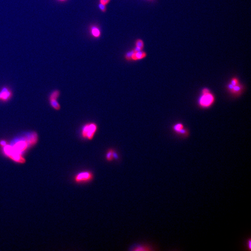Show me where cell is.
Wrapping results in <instances>:
<instances>
[{
  "label": "cell",
  "mask_w": 251,
  "mask_h": 251,
  "mask_svg": "<svg viewBox=\"0 0 251 251\" xmlns=\"http://www.w3.org/2000/svg\"><path fill=\"white\" fill-rule=\"evenodd\" d=\"M105 159L107 162H111L114 160L119 159V154L115 149L113 148H110L107 150L105 154Z\"/></svg>",
  "instance_id": "6"
},
{
  "label": "cell",
  "mask_w": 251,
  "mask_h": 251,
  "mask_svg": "<svg viewBox=\"0 0 251 251\" xmlns=\"http://www.w3.org/2000/svg\"><path fill=\"white\" fill-rule=\"evenodd\" d=\"M111 0H99L100 3L107 6L110 2Z\"/></svg>",
  "instance_id": "17"
},
{
  "label": "cell",
  "mask_w": 251,
  "mask_h": 251,
  "mask_svg": "<svg viewBox=\"0 0 251 251\" xmlns=\"http://www.w3.org/2000/svg\"><path fill=\"white\" fill-rule=\"evenodd\" d=\"M91 33L92 36L95 38H98L101 36L100 29L96 26L92 27L91 28Z\"/></svg>",
  "instance_id": "9"
},
{
  "label": "cell",
  "mask_w": 251,
  "mask_h": 251,
  "mask_svg": "<svg viewBox=\"0 0 251 251\" xmlns=\"http://www.w3.org/2000/svg\"><path fill=\"white\" fill-rule=\"evenodd\" d=\"M173 128L174 131L177 133L180 131L182 129H183L184 128V126L181 123H176V124H175Z\"/></svg>",
  "instance_id": "12"
},
{
  "label": "cell",
  "mask_w": 251,
  "mask_h": 251,
  "mask_svg": "<svg viewBox=\"0 0 251 251\" xmlns=\"http://www.w3.org/2000/svg\"><path fill=\"white\" fill-rule=\"evenodd\" d=\"M13 96V93L8 87H3L0 90V100L2 102L8 101Z\"/></svg>",
  "instance_id": "5"
},
{
  "label": "cell",
  "mask_w": 251,
  "mask_h": 251,
  "mask_svg": "<svg viewBox=\"0 0 251 251\" xmlns=\"http://www.w3.org/2000/svg\"><path fill=\"white\" fill-rule=\"evenodd\" d=\"M98 125L94 122L85 124L80 130V137L83 140L92 141L98 131Z\"/></svg>",
  "instance_id": "1"
},
{
  "label": "cell",
  "mask_w": 251,
  "mask_h": 251,
  "mask_svg": "<svg viewBox=\"0 0 251 251\" xmlns=\"http://www.w3.org/2000/svg\"><path fill=\"white\" fill-rule=\"evenodd\" d=\"M134 51L133 50H131V51H128L125 55V59L127 61H131V57L133 54Z\"/></svg>",
  "instance_id": "13"
},
{
  "label": "cell",
  "mask_w": 251,
  "mask_h": 251,
  "mask_svg": "<svg viewBox=\"0 0 251 251\" xmlns=\"http://www.w3.org/2000/svg\"><path fill=\"white\" fill-rule=\"evenodd\" d=\"M243 91H244V86L239 83L238 85L234 86L232 89L229 92L233 95L237 96L240 95Z\"/></svg>",
  "instance_id": "8"
},
{
  "label": "cell",
  "mask_w": 251,
  "mask_h": 251,
  "mask_svg": "<svg viewBox=\"0 0 251 251\" xmlns=\"http://www.w3.org/2000/svg\"><path fill=\"white\" fill-rule=\"evenodd\" d=\"M60 95V91L59 90H55L50 94L49 97L50 105L54 109L57 111L60 110L61 109L60 104L57 101V99H58Z\"/></svg>",
  "instance_id": "4"
},
{
  "label": "cell",
  "mask_w": 251,
  "mask_h": 251,
  "mask_svg": "<svg viewBox=\"0 0 251 251\" xmlns=\"http://www.w3.org/2000/svg\"><path fill=\"white\" fill-rule=\"evenodd\" d=\"M150 249H148V247L145 245H139L135 247H133V249H132V251H149L150 250Z\"/></svg>",
  "instance_id": "10"
},
{
  "label": "cell",
  "mask_w": 251,
  "mask_h": 251,
  "mask_svg": "<svg viewBox=\"0 0 251 251\" xmlns=\"http://www.w3.org/2000/svg\"><path fill=\"white\" fill-rule=\"evenodd\" d=\"M99 9H100V11L101 12H103V13H105V12H106V10H107V7H106V5H104L101 4H99Z\"/></svg>",
  "instance_id": "16"
},
{
  "label": "cell",
  "mask_w": 251,
  "mask_h": 251,
  "mask_svg": "<svg viewBox=\"0 0 251 251\" xmlns=\"http://www.w3.org/2000/svg\"><path fill=\"white\" fill-rule=\"evenodd\" d=\"M188 133H189V132H188V130L187 129L185 128H184L181 130L177 133L180 134V135H183L184 136H188Z\"/></svg>",
  "instance_id": "15"
},
{
  "label": "cell",
  "mask_w": 251,
  "mask_h": 251,
  "mask_svg": "<svg viewBox=\"0 0 251 251\" xmlns=\"http://www.w3.org/2000/svg\"><path fill=\"white\" fill-rule=\"evenodd\" d=\"M58 1H60V2H65L66 0H58Z\"/></svg>",
  "instance_id": "19"
},
{
  "label": "cell",
  "mask_w": 251,
  "mask_h": 251,
  "mask_svg": "<svg viewBox=\"0 0 251 251\" xmlns=\"http://www.w3.org/2000/svg\"><path fill=\"white\" fill-rule=\"evenodd\" d=\"M148 1H152V0H148Z\"/></svg>",
  "instance_id": "20"
},
{
  "label": "cell",
  "mask_w": 251,
  "mask_h": 251,
  "mask_svg": "<svg viewBox=\"0 0 251 251\" xmlns=\"http://www.w3.org/2000/svg\"><path fill=\"white\" fill-rule=\"evenodd\" d=\"M215 97L208 88H204L198 100L200 107L204 109L209 108L214 104Z\"/></svg>",
  "instance_id": "2"
},
{
  "label": "cell",
  "mask_w": 251,
  "mask_h": 251,
  "mask_svg": "<svg viewBox=\"0 0 251 251\" xmlns=\"http://www.w3.org/2000/svg\"><path fill=\"white\" fill-rule=\"evenodd\" d=\"M135 45V47H137L141 50H143L144 48V42L141 39L136 40Z\"/></svg>",
  "instance_id": "11"
},
{
  "label": "cell",
  "mask_w": 251,
  "mask_h": 251,
  "mask_svg": "<svg viewBox=\"0 0 251 251\" xmlns=\"http://www.w3.org/2000/svg\"><path fill=\"white\" fill-rule=\"evenodd\" d=\"M239 83H240V82H239L238 79L237 77L232 78L230 82V84L233 85V86H236V85H238Z\"/></svg>",
  "instance_id": "14"
},
{
  "label": "cell",
  "mask_w": 251,
  "mask_h": 251,
  "mask_svg": "<svg viewBox=\"0 0 251 251\" xmlns=\"http://www.w3.org/2000/svg\"><path fill=\"white\" fill-rule=\"evenodd\" d=\"M0 145H1V146H5L7 145L6 142L5 141H4V140H2L0 142Z\"/></svg>",
  "instance_id": "18"
},
{
  "label": "cell",
  "mask_w": 251,
  "mask_h": 251,
  "mask_svg": "<svg viewBox=\"0 0 251 251\" xmlns=\"http://www.w3.org/2000/svg\"><path fill=\"white\" fill-rule=\"evenodd\" d=\"M94 176L91 171L83 170L78 172L74 176V181L76 184H85L90 182L94 180Z\"/></svg>",
  "instance_id": "3"
},
{
  "label": "cell",
  "mask_w": 251,
  "mask_h": 251,
  "mask_svg": "<svg viewBox=\"0 0 251 251\" xmlns=\"http://www.w3.org/2000/svg\"><path fill=\"white\" fill-rule=\"evenodd\" d=\"M147 53L145 51H144L143 50L137 51V52L134 51L132 56L131 61H136L142 60L146 58L147 56Z\"/></svg>",
  "instance_id": "7"
}]
</instances>
